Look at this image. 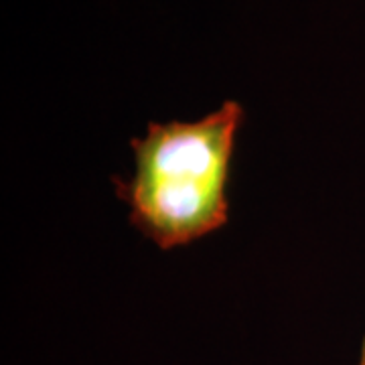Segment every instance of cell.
I'll return each instance as SVG.
<instances>
[{
    "label": "cell",
    "instance_id": "obj_2",
    "mask_svg": "<svg viewBox=\"0 0 365 365\" xmlns=\"http://www.w3.org/2000/svg\"><path fill=\"white\" fill-rule=\"evenodd\" d=\"M357 365H365V335H364V341H361V353H359V361Z\"/></svg>",
    "mask_w": 365,
    "mask_h": 365
},
{
    "label": "cell",
    "instance_id": "obj_1",
    "mask_svg": "<svg viewBox=\"0 0 365 365\" xmlns=\"http://www.w3.org/2000/svg\"><path fill=\"white\" fill-rule=\"evenodd\" d=\"M242 106L225 104L197 122L148 124L134 138L136 173L116 181L132 223L163 250L189 244L227 220L225 185Z\"/></svg>",
    "mask_w": 365,
    "mask_h": 365
}]
</instances>
